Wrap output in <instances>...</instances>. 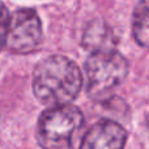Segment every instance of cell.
<instances>
[{"label": "cell", "instance_id": "cell-1", "mask_svg": "<svg viewBox=\"0 0 149 149\" xmlns=\"http://www.w3.org/2000/svg\"><path fill=\"white\" fill-rule=\"evenodd\" d=\"M82 89L81 70L72 59L51 55L37 64L33 72V93L45 106L73 102Z\"/></svg>", "mask_w": 149, "mask_h": 149}, {"label": "cell", "instance_id": "cell-2", "mask_svg": "<svg viewBox=\"0 0 149 149\" xmlns=\"http://www.w3.org/2000/svg\"><path fill=\"white\" fill-rule=\"evenodd\" d=\"M128 74V62L116 50L93 52L84 65L82 85L92 100L110 97L124 82Z\"/></svg>", "mask_w": 149, "mask_h": 149}, {"label": "cell", "instance_id": "cell-3", "mask_svg": "<svg viewBox=\"0 0 149 149\" xmlns=\"http://www.w3.org/2000/svg\"><path fill=\"white\" fill-rule=\"evenodd\" d=\"M84 115L76 106H51L41 114L37 123V141L42 149H72Z\"/></svg>", "mask_w": 149, "mask_h": 149}, {"label": "cell", "instance_id": "cell-4", "mask_svg": "<svg viewBox=\"0 0 149 149\" xmlns=\"http://www.w3.org/2000/svg\"><path fill=\"white\" fill-rule=\"evenodd\" d=\"M43 41L42 22L31 8H20L9 18L5 47L9 52L26 55L37 51Z\"/></svg>", "mask_w": 149, "mask_h": 149}, {"label": "cell", "instance_id": "cell-5", "mask_svg": "<svg viewBox=\"0 0 149 149\" xmlns=\"http://www.w3.org/2000/svg\"><path fill=\"white\" fill-rule=\"evenodd\" d=\"M127 131L118 122L102 119L94 123L82 137L80 149H124Z\"/></svg>", "mask_w": 149, "mask_h": 149}, {"label": "cell", "instance_id": "cell-6", "mask_svg": "<svg viewBox=\"0 0 149 149\" xmlns=\"http://www.w3.org/2000/svg\"><path fill=\"white\" fill-rule=\"evenodd\" d=\"M118 38L113 29L102 20H93L85 26L81 43L85 50L93 52L115 50Z\"/></svg>", "mask_w": 149, "mask_h": 149}, {"label": "cell", "instance_id": "cell-7", "mask_svg": "<svg viewBox=\"0 0 149 149\" xmlns=\"http://www.w3.org/2000/svg\"><path fill=\"white\" fill-rule=\"evenodd\" d=\"M148 0H140L132 16V36L139 46H148Z\"/></svg>", "mask_w": 149, "mask_h": 149}, {"label": "cell", "instance_id": "cell-8", "mask_svg": "<svg viewBox=\"0 0 149 149\" xmlns=\"http://www.w3.org/2000/svg\"><path fill=\"white\" fill-rule=\"evenodd\" d=\"M9 10L8 8L0 1V51L5 47V39H7L8 26H9Z\"/></svg>", "mask_w": 149, "mask_h": 149}]
</instances>
